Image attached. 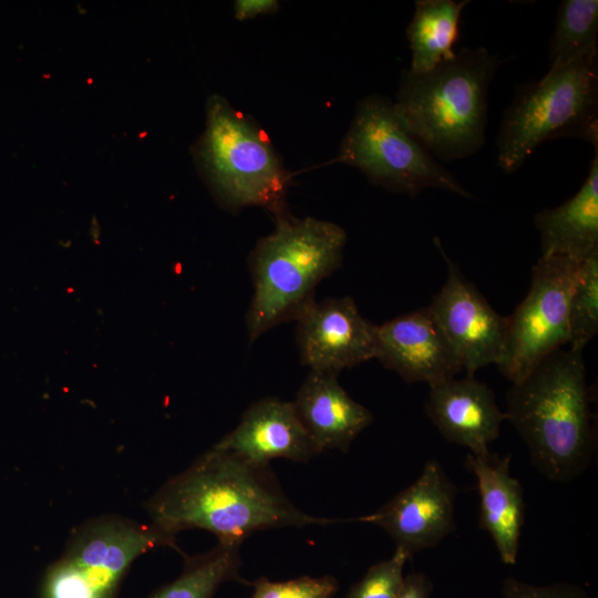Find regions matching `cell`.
<instances>
[{
	"instance_id": "cell-1",
	"label": "cell",
	"mask_w": 598,
	"mask_h": 598,
	"mask_svg": "<svg viewBox=\"0 0 598 598\" xmlns=\"http://www.w3.org/2000/svg\"><path fill=\"white\" fill-rule=\"evenodd\" d=\"M154 526L175 536L199 528L218 543H243L269 528L333 523L298 509L281 491L269 465H257L213 446L172 477L147 504Z\"/></svg>"
},
{
	"instance_id": "cell-2",
	"label": "cell",
	"mask_w": 598,
	"mask_h": 598,
	"mask_svg": "<svg viewBox=\"0 0 598 598\" xmlns=\"http://www.w3.org/2000/svg\"><path fill=\"white\" fill-rule=\"evenodd\" d=\"M504 413L546 478L567 483L590 465L595 433L582 352L559 349L545 358L513 383Z\"/></svg>"
},
{
	"instance_id": "cell-3",
	"label": "cell",
	"mask_w": 598,
	"mask_h": 598,
	"mask_svg": "<svg viewBox=\"0 0 598 598\" xmlns=\"http://www.w3.org/2000/svg\"><path fill=\"white\" fill-rule=\"evenodd\" d=\"M504 61L485 48H463L431 71L402 72L395 112L436 161L464 158L484 145L488 89Z\"/></svg>"
},
{
	"instance_id": "cell-4",
	"label": "cell",
	"mask_w": 598,
	"mask_h": 598,
	"mask_svg": "<svg viewBox=\"0 0 598 598\" xmlns=\"http://www.w3.org/2000/svg\"><path fill=\"white\" fill-rule=\"evenodd\" d=\"M260 239L250 257L254 296L247 313L249 340L297 320L315 299L317 285L339 268L347 234L339 225L288 214Z\"/></svg>"
},
{
	"instance_id": "cell-5",
	"label": "cell",
	"mask_w": 598,
	"mask_h": 598,
	"mask_svg": "<svg viewBox=\"0 0 598 598\" xmlns=\"http://www.w3.org/2000/svg\"><path fill=\"white\" fill-rule=\"evenodd\" d=\"M560 137L598 152V50L516 87L497 135V164L513 173L540 144Z\"/></svg>"
},
{
	"instance_id": "cell-6",
	"label": "cell",
	"mask_w": 598,
	"mask_h": 598,
	"mask_svg": "<svg viewBox=\"0 0 598 598\" xmlns=\"http://www.w3.org/2000/svg\"><path fill=\"white\" fill-rule=\"evenodd\" d=\"M206 114L197 158L221 202L287 215L288 177L264 132L220 95L210 96Z\"/></svg>"
},
{
	"instance_id": "cell-7",
	"label": "cell",
	"mask_w": 598,
	"mask_h": 598,
	"mask_svg": "<svg viewBox=\"0 0 598 598\" xmlns=\"http://www.w3.org/2000/svg\"><path fill=\"white\" fill-rule=\"evenodd\" d=\"M338 161L390 192L415 196L434 187L473 197L406 130L384 96L370 95L358 103Z\"/></svg>"
},
{
	"instance_id": "cell-8",
	"label": "cell",
	"mask_w": 598,
	"mask_h": 598,
	"mask_svg": "<svg viewBox=\"0 0 598 598\" xmlns=\"http://www.w3.org/2000/svg\"><path fill=\"white\" fill-rule=\"evenodd\" d=\"M175 536L153 524L101 516L78 527L42 582V598H117L132 563L150 549L173 545Z\"/></svg>"
},
{
	"instance_id": "cell-9",
	"label": "cell",
	"mask_w": 598,
	"mask_h": 598,
	"mask_svg": "<svg viewBox=\"0 0 598 598\" xmlns=\"http://www.w3.org/2000/svg\"><path fill=\"white\" fill-rule=\"evenodd\" d=\"M580 262L540 257L529 290L506 317L504 351L497 368L512 383L527 377L545 358L569 343V302Z\"/></svg>"
},
{
	"instance_id": "cell-10",
	"label": "cell",
	"mask_w": 598,
	"mask_h": 598,
	"mask_svg": "<svg viewBox=\"0 0 598 598\" xmlns=\"http://www.w3.org/2000/svg\"><path fill=\"white\" fill-rule=\"evenodd\" d=\"M434 243L447 265V277L429 306L466 371L474 373L501 361L507 318L496 312L477 288L445 254L437 237Z\"/></svg>"
},
{
	"instance_id": "cell-11",
	"label": "cell",
	"mask_w": 598,
	"mask_h": 598,
	"mask_svg": "<svg viewBox=\"0 0 598 598\" xmlns=\"http://www.w3.org/2000/svg\"><path fill=\"white\" fill-rule=\"evenodd\" d=\"M456 488L437 460H429L417 480L379 511L357 518L383 528L410 558L436 546L455 528Z\"/></svg>"
},
{
	"instance_id": "cell-12",
	"label": "cell",
	"mask_w": 598,
	"mask_h": 598,
	"mask_svg": "<svg viewBox=\"0 0 598 598\" xmlns=\"http://www.w3.org/2000/svg\"><path fill=\"white\" fill-rule=\"evenodd\" d=\"M302 364L310 371L338 374L375 359V326L364 319L351 297L311 302L297 318Z\"/></svg>"
},
{
	"instance_id": "cell-13",
	"label": "cell",
	"mask_w": 598,
	"mask_h": 598,
	"mask_svg": "<svg viewBox=\"0 0 598 598\" xmlns=\"http://www.w3.org/2000/svg\"><path fill=\"white\" fill-rule=\"evenodd\" d=\"M375 359L409 383L430 386L463 371L429 306L375 326Z\"/></svg>"
},
{
	"instance_id": "cell-14",
	"label": "cell",
	"mask_w": 598,
	"mask_h": 598,
	"mask_svg": "<svg viewBox=\"0 0 598 598\" xmlns=\"http://www.w3.org/2000/svg\"><path fill=\"white\" fill-rule=\"evenodd\" d=\"M425 413L446 441L472 454L489 452L506 420L491 388L471 375L430 385Z\"/></svg>"
},
{
	"instance_id": "cell-15",
	"label": "cell",
	"mask_w": 598,
	"mask_h": 598,
	"mask_svg": "<svg viewBox=\"0 0 598 598\" xmlns=\"http://www.w3.org/2000/svg\"><path fill=\"white\" fill-rule=\"evenodd\" d=\"M214 446L257 465L280 457L302 462L319 453L293 402L276 398L249 406L236 429Z\"/></svg>"
},
{
	"instance_id": "cell-16",
	"label": "cell",
	"mask_w": 598,
	"mask_h": 598,
	"mask_svg": "<svg viewBox=\"0 0 598 598\" xmlns=\"http://www.w3.org/2000/svg\"><path fill=\"white\" fill-rule=\"evenodd\" d=\"M318 452H346L373 421L372 413L340 385L336 373L310 371L293 401Z\"/></svg>"
},
{
	"instance_id": "cell-17",
	"label": "cell",
	"mask_w": 598,
	"mask_h": 598,
	"mask_svg": "<svg viewBox=\"0 0 598 598\" xmlns=\"http://www.w3.org/2000/svg\"><path fill=\"white\" fill-rule=\"evenodd\" d=\"M466 465L477 482L480 527L491 535L502 561L515 565L525 505L523 487L509 472V456L468 453Z\"/></svg>"
},
{
	"instance_id": "cell-18",
	"label": "cell",
	"mask_w": 598,
	"mask_h": 598,
	"mask_svg": "<svg viewBox=\"0 0 598 598\" xmlns=\"http://www.w3.org/2000/svg\"><path fill=\"white\" fill-rule=\"evenodd\" d=\"M540 257L561 256L581 262L598 251V152L579 190L555 208L534 216Z\"/></svg>"
},
{
	"instance_id": "cell-19",
	"label": "cell",
	"mask_w": 598,
	"mask_h": 598,
	"mask_svg": "<svg viewBox=\"0 0 598 598\" xmlns=\"http://www.w3.org/2000/svg\"><path fill=\"white\" fill-rule=\"evenodd\" d=\"M468 1L419 0L406 29L412 53L410 70L427 72L452 60L460 37V18Z\"/></svg>"
},
{
	"instance_id": "cell-20",
	"label": "cell",
	"mask_w": 598,
	"mask_h": 598,
	"mask_svg": "<svg viewBox=\"0 0 598 598\" xmlns=\"http://www.w3.org/2000/svg\"><path fill=\"white\" fill-rule=\"evenodd\" d=\"M241 543H218L186 560L183 573L150 598H212L225 581L239 579Z\"/></svg>"
},
{
	"instance_id": "cell-21",
	"label": "cell",
	"mask_w": 598,
	"mask_h": 598,
	"mask_svg": "<svg viewBox=\"0 0 598 598\" xmlns=\"http://www.w3.org/2000/svg\"><path fill=\"white\" fill-rule=\"evenodd\" d=\"M598 1L565 0L549 40L551 66L573 62L597 50Z\"/></svg>"
},
{
	"instance_id": "cell-22",
	"label": "cell",
	"mask_w": 598,
	"mask_h": 598,
	"mask_svg": "<svg viewBox=\"0 0 598 598\" xmlns=\"http://www.w3.org/2000/svg\"><path fill=\"white\" fill-rule=\"evenodd\" d=\"M598 332V251L579 265L569 302V348L582 352Z\"/></svg>"
},
{
	"instance_id": "cell-23",
	"label": "cell",
	"mask_w": 598,
	"mask_h": 598,
	"mask_svg": "<svg viewBox=\"0 0 598 598\" xmlns=\"http://www.w3.org/2000/svg\"><path fill=\"white\" fill-rule=\"evenodd\" d=\"M408 559L406 553L395 548L389 559L371 566L346 598H398L404 584L403 569Z\"/></svg>"
},
{
	"instance_id": "cell-24",
	"label": "cell",
	"mask_w": 598,
	"mask_h": 598,
	"mask_svg": "<svg viewBox=\"0 0 598 598\" xmlns=\"http://www.w3.org/2000/svg\"><path fill=\"white\" fill-rule=\"evenodd\" d=\"M254 586L251 598H334L339 588L331 576H305L287 581L260 578Z\"/></svg>"
},
{
	"instance_id": "cell-25",
	"label": "cell",
	"mask_w": 598,
	"mask_h": 598,
	"mask_svg": "<svg viewBox=\"0 0 598 598\" xmlns=\"http://www.w3.org/2000/svg\"><path fill=\"white\" fill-rule=\"evenodd\" d=\"M502 592L504 598H589L578 585L556 582L536 586L508 577L504 580Z\"/></svg>"
},
{
	"instance_id": "cell-26",
	"label": "cell",
	"mask_w": 598,
	"mask_h": 598,
	"mask_svg": "<svg viewBox=\"0 0 598 598\" xmlns=\"http://www.w3.org/2000/svg\"><path fill=\"white\" fill-rule=\"evenodd\" d=\"M279 7L276 0H238L235 2V18L239 21L249 20L258 16L271 14Z\"/></svg>"
},
{
	"instance_id": "cell-27",
	"label": "cell",
	"mask_w": 598,
	"mask_h": 598,
	"mask_svg": "<svg viewBox=\"0 0 598 598\" xmlns=\"http://www.w3.org/2000/svg\"><path fill=\"white\" fill-rule=\"evenodd\" d=\"M432 584L423 574L405 576L402 590L398 598H430Z\"/></svg>"
}]
</instances>
